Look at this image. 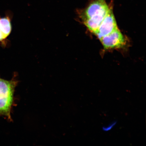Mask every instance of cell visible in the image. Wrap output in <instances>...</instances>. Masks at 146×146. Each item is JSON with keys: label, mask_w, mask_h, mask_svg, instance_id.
I'll return each instance as SVG.
<instances>
[{"label": "cell", "mask_w": 146, "mask_h": 146, "mask_svg": "<svg viewBox=\"0 0 146 146\" xmlns=\"http://www.w3.org/2000/svg\"><path fill=\"white\" fill-rule=\"evenodd\" d=\"M5 39L4 36H3L1 30H0V41H3V40Z\"/></svg>", "instance_id": "52a82bcc"}, {"label": "cell", "mask_w": 146, "mask_h": 146, "mask_svg": "<svg viewBox=\"0 0 146 146\" xmlns=\"http://www.w3.org/2000/svg\"><path fill=\"white\" fill-rule=\"evenodd\" d=\"M118 28L112 5L100 25L95 35L99 39L111 33Z\"/></svg>", "instance_id": "277c9868"}, {"label": "cell", "mask_w": 146, "mask_h": 146, "mask_svg": "<svg viewBox=\"0 0 146 146\" xmlns=\"http://www.w3.org/2000/svg\"><path fill=\"white\" fill-rule=\"evenodd\" d=\"M117 122L116 121H114L112 122L110 124H109L106 126H104L102 127V129L105 132H108L112 129L116 125Z\"/></svg>", "instance_id": "8992f818"}, {"label": "cell", "mask_w": 146, "mask_h": 146, "mask_svg": "<svg viewBox=\"0 0 146 146\" xmlns=\"http://www.w3.org/2000/svg\"><path fill=\"white\" fill-rule=\"evenodd\" d=\"M0 30L5 39H6L11 33L12 30L10 20L9 18H0Z\"/></svg>", "instance_id": "5b68a950"}, {"label": "cell", "mask_w": 146, "mask_h": 146, "mask_svg": "<svg viewBox=\"0 0 146 146\" xmlns=\"http://www.w3.org/2000/svg\"><path fill=\"white\" fill-rule=\"evenodd\" d=\"M17 83L14 78L8 81L0 78V117H4L10 121L15 90Z\"/></svg>", "instance_id": "7a4b0ae2"}, {"label": "cell", "mask_w": 146, "mask_h": 146, "mask_svg": "<svg viewBox=\"0 0 146 146\" xmlns=\"http://www.w3.org/2000/svg\"><path fill=\"white\" fill-rule=\"evenodd\" d=\"M100 40L106 50L123 48L126 45L127 41L118 28Z\"/></svg>", "instance_id": "3957f363"}, {"label": "cell", "mask_w": 146, "mask_h": 146, "mask_svg": "<svg viewBox=\"0 0 146 146\" xmlns=\"http://www.w3.org/2000/svg\"><path fill=\"white\" fill-rule=\"evenodd\" d=\"M111 5L105 0H92L85 9L78 11V14L84 24L95 34Z\"/></svg>", "instance_id": "6da1fadb"}]
</instances>
